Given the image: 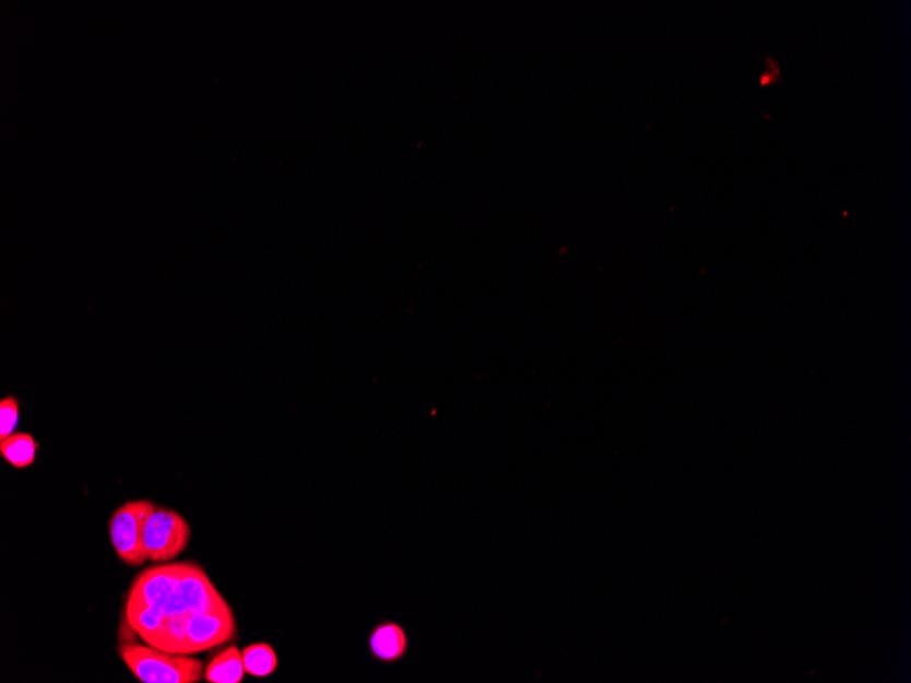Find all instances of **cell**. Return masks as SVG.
<instances>
[{"label":"cell","mask_w":911,"mask_h":683,"mask_svg":"<svg viewBox=\"0 0 911 683\" xmlns=\"http://www.w3.org/2000/svg\"><path fill=\"white\" fill-rule=\"evenodd\" d=\"M120 658L142 683H197L205 676V666L190 655L162 651L155 647L126 644Z\"/></svg>","instance_id":"obj_1"},{"label":"cell","mask_w":911,"mask_h":683,"mask_svg":"<svg viewBox=\"0 0 911 683\" xmlns=\"http://www.w3.org/2000/svg\"><path fill=\"white\" fill-rule=\"evenodd\" d=\"M151 501H130L114 511L109 521V535L115 553L126 565L140 567L147 561L144 546V527L155 510Z\"/></svg>","instance_id":"obj_2"},{"label":"cell","mask_w":911,"mask_h":683,"mask_svg":"<svg viewBox=\"0 0 911 683\" xmlns=\"http://www.w3.org/2000/svg\"><path fill=\"white\" fill-rule=\"evenodd\" d=\"M228 603L217 591L206 572L196 562H182V570L163 613L169 616H191Z\"/></svg>","instance_id":"obj_3"},{"label":"cell","mask_w":911,"mask_h":683,"mask_svg":"<svg viewBox=\"0 0 911 683\" xmlns=\"http://www.w3.org/2000/svg\"><path fill=\"white\" fill-rule=\"evenodd\" d=\"M190 538L191 528L182 515L164 506H156L144 527L147 561L168 564L177 560L188 549Z\"/></svg>","instance_id":"obj_4"},{"label":"cell","mask_w":911,"mask_h":683,"mask_svg":"<svg viewBox=\"0 0 911 683\" xmlns=\"http://www.w3.org/2000/svg\"><path fill=\"white\" fill-rule=\"evenodd\" d=\"M238 636V625L229 604L189 616L186 625L185 655L208 651L224 646Z\"/></svg>","instance_id":"obj_5"},{"label":"cell","mask_w":911,"mask_h":683,"mask_svg":"<svg viewBox=\"0 0 911 683\" xmlns=\"http://www.w3.org/2000/svg\"><path fill=\"white\" fill-rule=\"evenodd\" d=\"M180 570L182 562H168L142 572L130 588L128 603L150 605L163 611L177 586Z\"/></svg>","instance_id":"obj_6"},{"label":"cell","mask_w":911,"mask_h":683,"mask_svg":"<svg viewBox=\"0 0 911 683\" xmlns=\"http://www.w3.org/2000/svg\"><path fill=\"white\" fill-rule=\"evenodd\" d=\"M369 647L372 657L380 662H399L409 651V636L397 622H383L370 633Z\"/></svg>","instance_id":"obj_7"},{"label":"cell","mask_w":911,"mask_h":683,"mask_svg":"<svg viewBox=\"0 0 911 683\" xmlns=\"http://www.w3.org/2000/svg\"><path fill=\"white\" fill-rule=\"evenodd\" d=\"M245 674L244 658L235 646L224 648L205 668V680L211 683H240Z\"/></svg>","instance_id":"obj_8"},{"label":"cell","mask_w":911,"mask_h":683,"mask_svg":"<svg viewBox=\"0 0 911 683\" xmlns=\"http://www.w3.org/2000/svg\"><path fill=\"white\" fill-rule=\"evenodd\" d=\"M38 445L31 434L14 433L0 440V455L15 468H27L36 461Z\"/></svg>","instance_id":"obj_9"},{"label":"cell","mask_w":911,"mask_h":683,"mask_svg":"<svg viewBox=\"0 0 911 683\" xmlns=\"http://www.w3.org/2000/svg\"><path fill=\"white\" fill-rule=\"evenodd\" d=\"M241 658H244L246 673L256 679H267L277 670V655L269 644H251L241 651Z\"/></svg>","instance_id":"obj_10"},{"label":"cell","mask_w":911,"mask_h":683,"mask_svg":"<svg viewBox=\"0 0 911 683\" xmlns=\"http://www.w3.org/2000/svg\"><path fill=\"white\" fill-rule=\"evenodd\" d=\"M20 423L19 400L9 396L0 401V440L10 437L15 433Z\"/></svg>","instance_id":"obj_11"},{"label":"cell","mask_w":911,"mask_h":683,"mask_svg":"<svg viewBox=\"0 0 911 683\" xmlns=\"http://www.w3.org/2000/svg\"><path fill=\"white\" fill-rule=\"evenodd\" d=\"M765 59L766 68L759 76V85L761 90H770V87L781 85L783 82L781 62L771 57H766Z\"/></svg>","instance_id":"obj_12"}]
</instances>
